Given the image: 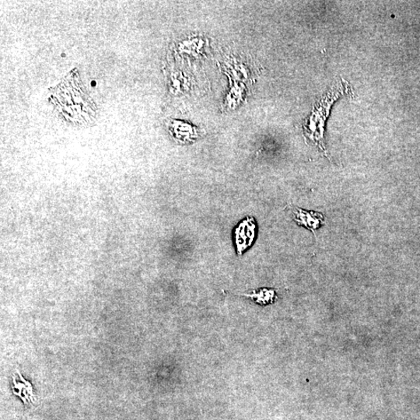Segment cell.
Listing matches in <instances>:
<instances>
[{
	"mask_svg": "<svg viewBox=\"0 0 420 420\" xmlns=\"http://www.w3.org/2000/svg\"><path fill=\"white\" fill-rule=\"evenodd\" d=\"M255 300L261 305L272 304L275 299V291L271 289H260L258 291L254 290L251 295H244Z\"/></svg>",
	"mask_w": 420,
	"mask_h": 420,
	"instance_id": "5b68a950",
	"label": "cell"
},
{
	"mask_svg": "<svg viewBox=\"0 0 420 420\" xmlns=\"http://www.w3.org/2000/svg\"><path fill=\"white\" fill-rule=\"evenodd\" d=\"M348 93L347 89H338L331 90L322 98L318 106L314 110L310 122L308 123L309 134L310 139L315 142L327 156L326 146L324 140V125L329 114L330 108L334 102L337 100L341 94Z\"/></svg>",
	"mask_w": 420,
	"mask_h": 420,
	"instance_id": "6da1fadb",
	"label": "cell"
},
{
	"mask_svg": "<svg viewBox=\"0 0 420 420\" xmlns=\"http://www.w3.org/2000/svg\"><path fill=\"white\" fill-rule=\"evenodd\" d=\"M12 390L13 394L19 396L25 404L35 401L33 385L23 378L18 370L17 375L13 376Z\"/></svg>",
	"mask_w": 420,
	"mask_h": 420,
	"instance_id": "277c9868",
	"label": "cell"
},
{
	"mask_svg": "<svg viewBox=\"0 0 420 420\" xmlns=\"http://www.w3.org/2000/svg\"><path fill=\"white\" fill-rule=\"evenodd\" d=\"M256 225L252 218H247L242 222L235 229V243L237 252L242 255L244 250L249 249L255 239Z\"/></svg>",
	"mask_w": 420,
	"mask_h": 420,
	"instance_id": "7a4b0ae2",
	"label": "cell"
},
{
	"mask_svg": "<svg viewBox=\"0 0 420 420\" xmlns=\"http://www.w3.org/2000/svg\"><path fill=\"white\" fill-rule=\"evenodd\" d=\"M294 215L298 225L304 226L313 233L324 225V217L319 212L297 208L294 210Z\"/></svg>",
	"mask_w": 420,
	"mask_h": 420,
	"instance_id": "3957f363",
	"label": "cell"
}]
</instances>
